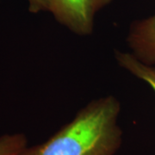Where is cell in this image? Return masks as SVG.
<instances>
[{
	"label": "cell",
	"instance_id": "3957f363",
	"mask_svg": "<svg viewBox=\"0 0 155 155\" xmlns=\"http://www.w3.org/2000/svg\"><path fill=\"white\" fill-rule=\"evenodd\" d=\"M127 42L131 54L147 65H155V14L134 22Z\"/></svg>",
	"mask_w": 155,
	"mask_h": 155
},
{
	"label": "cell",
	"instance_id": "8992f818",
	"mask_svg": "<svg viewBox=\"0 0 155 155\" xmlns=\"http://www.w3.org/2000/svg\"><path fill=\"white\" fill-rule=\"evenodd\" d=\"M28 11L32 13L48 11V0H27Z\"/></svg>",
	"mask_w": 155,
	"mask_h": 155
},
{
	"label": "cell",
	"instance_id": "5b68a950",
	"mask_svg": "<svg viewBox=\"0 0 155 155\" xmlns=\"http://www.w3.org/2000/svg\"><path fill=\"white\" fill-rule=\"evenodd\" d=\"M28 147L23 134H6L0 136V155H19Z\"/></svg>",
	"mask_w": 155,
	"mask_h": 155
},
{
	"label": "cell",
	"instance_id": "7a4b0ae2",
	"mask_svg": "<svg viewBox=\"0 0 155 155\" xmlns=\"http://www.w3.org/2000/svg\"><path fill=\"white\" fill-rule=\"evenodd\" d=\"M112 0H48V11L59 23L78 35L93 31L96 14Z\"/></svg>",
	"mask_w": 155,
	"mask_h": 155
},
{
	"label": "cell",
	"instance_id": "6da1fadb",
	"mask_svg": "<svg viewBox=\"0 0 155 155\" xmlns=\"http://www.w3.org/2000/svg\"><path fill=\"white\" fill-rule=\"evenodd\" d=\"M120 111L114 96L93 100L48 140L19 155H114L122 144Z\"/></svg>",
	"mask_w": 155,
	"mask_h": 155
},
{
	"label": "cell",
	"instance_id": "277c9868",
	"mask_svg": "<svg viewBox=\"0 0 155 155\" xmlns=\"http://www.w3.org/2000/svg\"><path fill=\"white\" fill-rule=\"evenodd\" d=\"M115 56L120 67L147 84L155 93V65L145 64L127 52L116 51Z\"/></svg>",
	"mask_w": 155,
	"mask_h": 155
}]
</instances>
